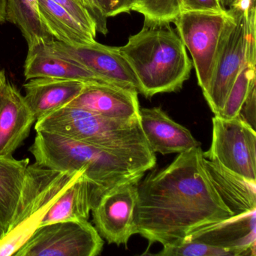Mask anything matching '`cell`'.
Segmentation results:
<instances>
[{
  "label": "cell",
  "instance_id": "1",
  "mask_svg": "<svg viewBox=\"0 0 256 256\" xmlns=\"http://www.w3.org/2000/svg\"><path fill=\"white\" fill-rule=\"evenodd\" d=\"M203 152L200 146L180 152L168 167L139 181L136 232L150 245L179 242L233 216L210 179Z\"/></svg>",
  "mask_w": 256,
  "mask_h": 256
},
{
  "label": "cell",
  "instance_id": "2",
  "mask_svg": "<svg viewBox=\"0 0 256 256\" xmlns=\"http://www.w3.org/2000/svg\"><path fill=\"white\" fill-rule=\"evenodd\" d=\"M36 163L54 170H84L100 196L130 181H140L156 164L110 152L84 142L46 132L36 131L30 148Z\"/></svg>",
  "mask_w": 256,
  "mask_h": 256
},
{
  "label": "cell",
  "instance_id": "3",
  "mask_svg": "<svg viewBox=\"0 0 256 256\" xmlns=\"http://www.w3.org/2000/svg\"><path fill=\"white\" fill-rule=\"evenodd\" d=\"M118 50L137 79L138 94L146 98L180 90L190 78L192 64L169 24L144 25Z\"/></svg>",
  "mask_w": 256,
  "mask_h": 256
},
{
  "label": "cell",
  "instance_id": "4",
  "mask_svg": "<svg viewBox=\"0 0 256 256\" xmlns=\"http://www.w3.org/2000/svg\"><path fill=\"white\" fill-rule=\"evenodd\" d=\"M36 131L66 136L136 160L156 163L140 126V116L112 119L66 106L36 122Z\"/></svg>",
  "mask_w": 256,
  "mask_h": 256
},
{
  "label": "cell",
  "instance_id": "5",
  "mask_svg": "<svg viewBox=\"0 0 256 256\" xmlns=\"http://www.w3.org/2000/svg\"><path fill=\"white\" fill-rule=\"evenodd\" d=\"M84 172L54 170L36 162L29 164L11 227L0 241V256H14L40 227L58 198Z\"/></svg>",
  "mask_w": 256,
  "mask_h": 256
},
{
  "label": "cell",
  "instance_id": "6",
  "mask_svg": "<svg viewBox=\"0 0 256 256\" xmlns=\"http://www.w3.org/2000/svg\"><path fill=\"white\" fill-rule=\"evenodd\" d=\"M227 11L228 18L220 41L212 80L208 92L204 94L215 116L222 110L236 76L247 62L248 13L234 6Z\"/></svg>",
  "mask_w": 256,
  "mask_h": 256
},
{
  "label": "cell",
  "instance_id": "7",
  "mask_svg": "<svg viewBox=\"0 0 256 256\" xmlns=\"http://www.w3.org/2000/svg\"><path fill=\"white\" fill-rule=\"evenodd\" d=\"M228 18L224 12H182L174 20L176 31L190 50L203 94L209 89L220 41Z\"/></svg>",
  "mask_w": 256,
  "mask_h": 256
},
{
  "label": "cell",
  "instance_id": "8",
  "mask_svg": "<svg viewBox=\"0 0 256 256\" xmlns=\"http://www.w3.org/2000/svg\"><path fill=\"white\" fill-rule=\"evenodd\" d=\"M104 240L88 220L42 224L14 256H96Z\"/></svg>",
  "mask_w": 256,
  "mask_h": 256
},
{
  "label": "cell",
  "instance_id": "9",
  "mask_svg": "<svg viewBox=\"0 0 256 256\" xmlns=\"http://www.w3.org/2000/svg\"><path fill=\"white\" fill-rule=\"evenodd\" d=\"M212 122V142L204 157L256 184V130L239 116L224 119L214 115Z\"/></svg>",
  "mask_w": 256,
  "mask_h": 256
},
{
  "label": "cell",
  "instance_id": "10",
  "mask_svg": "<svg viewBox=\"0 0 256 256\" xmlns=\"http://www.w3.org/2000/svg\"><path fill=\"white\" fill-rule=\"evenodd\" d=\"M139 181L124 182L104 192L92 206V220L108 244L127 246L136 234L134 211Z\"/></svg>",
  "mask_w": 256,
  "mask_h": 256
},
{
  "label": "cell",
  "instance_id": "11",
  "mask_svg": "<svg viewBox=\"0 0 256 256\" xmlns=\"http://www.w3.org/2000/svg\"><path fill=\"white\" fill-rule=\"evenodd\" d=\"M42 47L49 53L84 66L114 86L138 92L137 79L118 47L104 46L96 41L74 47L56 40Z\"/></svg>",
  "mask_w": 256,
  "mask_h": 256
},
{
  "label": "cell",
  "instance_id": "12",
  "mask_svg": "<svg viewBox=\"0 0 256 256\" xmlns=\"http://www.w3.org/2000/svg\"><path fill=\"white\" fill-rule=\"evenodd\" d=\"M36 121L24 96L7 80L0 90V156H12Z\"/></svg>",
  "mask_w": 256,
  "mask_h": 256
},
{
  "label": "cell",
  "instance_id": "13",
  "mask_svg": "<svg viewBox=\"0 0 256 256\" xmlns=\"http://www.w3.org/2000/svg\"><path fill=\"white\" fill-rule=\"evenodd\" d=\"M138 92L113 85L88 84L82 94L67 106L78 108L112 118L132 120L139 118Z\"/></svg>",
  "mask_w": 256,
  "mask_h": 256
},
{
  "label": "cell",
  "instance_id": "14",
  "mask_svg": "<svg viewBox=\"0 0 256 256\" xmlns=\"http://www.w3.org/2000/svg\"><path fill=\"white\" fill-rule=\"evenodd\" d=\"M256 210L194 230L187 238L230 248L240 256H256Z\"/></svg>",
  "mask_w": 256,
  "mask_h": 256
},
{
  "label": "cell",
  "instance_id": "15",
  "mask_svg": "<svg viewBox=\"0 0 256 256\" xmlns=\"http://www.w3.org/2000/svg\"><path fill=\"white\" fill-rule=\"evenodd\" d=\"M140 126L154 152L180 154L200 146L190 130L174 121L160 107L140 108Z\"/></svg>",
  "mask_w": 256,
  "mask_h": 256
},
{
  "label": "cell",
  "instance_id": "16",
  "mask_svg": "<svg viewBox=\"0 0 256 256\" xmlns=\"http://www.w3.org/2000/svg\"><path fill=\"white\" fill-rule=\"evenodd\" d=\"M86 84L78 80L37 78L24 85V96L38 121L68 106L82 94Z\"/></svg>",
  "mask_w": 256,
  "mask_h": 256
},
{
  "label": "cell",
  "instance_id": "17",
  "mask_svg": "<svg viewBox=\"0 0 256 256\" xmlns=\"http://www.w3.org/2000/svg\"><path fill=\"white\" fill-rule=\"evenodd\" d=\"M24 76L26 80L37 78H52L86 84L113 85L84 66L46 52L42 46L28 50Z\"/></svg>",
  "mask_w": 256,
  "mask_h": 256
},
{
  "label": "cell",
  "instance_id": "18",
  "mask_svg": "<svg viewBox=\"0 0 256 256\" xmlns=\"http://www.w3.org/2000/svg\"><path fill=\"white\" fill-rule=\"evenodd\" d=\"M204 166L218 196L233 216L256 210V184L205 158Z\"/></svg>",
  "mask_w": 256,
  "mask_h": 256
},
{
  "label": "cell",
  "instance_id": "19",
  "mask_svg": "<svg viewBox=\"0 0 256 256\" xmlns=\"http://www.w3.org/2000/svg\"><path fill=\"white\" fill-rule=\"evenodd\" d=\"M98 199L96 190L84 172L58 198L43 217L40 226L58 222L88 220Z\"/></svg>",
  "mask_w": 256,
  "mask_h": 256
},
{
  "label": "cell",
  "instance_id": "20",
  "mask_svg": "<svg viewBox=\"0 0 256 256\" xmlns=\"http://www.w3.org/2000/svg\"><path fill=\"white\" fill-rule=\"evenodd\" d=\"M29 164V158L0 156V232L4 236L12 223Z\"/></svg>",
  "mask_w": 256,
  "mask_h": 256
},
{
  "label": "cell",
  "instance_id": "21",
  "mask_svg": "<svg viewBox=\"0 0 256 256\" xmlns=\"http://www.w3.org/2000/svg\"><path fill=\"white\" fill-rule=\"evenodd\" d=\"M38 4L42 22L56 41L74 47L96 41L95 36L53 0H38Z\"/></svg>",
  "mask_w": 256,
  "mask_h": 256
},
{
  "label": "cell",
  "instance_id": "22",
  "mask_svg": "<svg viewBox=\"0 0 256 256\" xmlns=\"http://www.w3.org/2000/svg\"><path fill=\"white\" fill-rule=\"evenodd\" d=\"M6 22L19 28L28 50L55 41L40 18L38 0H7Z\"/></svg>",
  "mask_w": 256,
  "mask_h": 256
},
{
  "label": "cell",
  "instance_id": "23",
  "mask_svg": "<svg viewBox=\"0 0 256 256\" xmlns=\"http://www.w3.org/2000/svg\"><path fill=\"white\" fill-rule=\"evenodd\" d=\"M182 0H134L132 11L144 18V25L170 24L181 13Z\"/></svg>",
  "mask_w": 256,
  "mask_h": 256
},
{
  "label": "cell",
  "instance_id": "24",
  "mask_svg": "<svg viewBox=\"0 0 256 256\" xmlns=\"http://www.w3.org/2000/svg\"><path fill=\"white\" fill-rule=\"evenodd\" d=\"M254 82H256V66L246 62L236 76L228 96L224 108L218 116L224 119L238 118L241 107Z\"/></svg>",
  "mask_w": 256,
  "mask_h": 256
},
{
  "label": "cell",
  "instance_id": "25",
  "mask_svg": "<svg viewBox=\"0 0 256 256\" xmlns=\"http://www.w3.org/2000/svg\"><path fill=\"white\" fill-rule=\"evenodd\" d=\"M160 256H238L230 248L210 245L203 241L184 238L179 242L163 246Z\"/></svg>",
  "mask_w": 256,
  "mask_h": 256
},
{
  "label": "cell",
  "instance_id": "26",
  "mask_svg": "<svg viewBox=\"0 0 256 256\" xmlns=\"http://www.w3.org/2000/svg\"><path fill=\"white\" fill-rule=\"evenodd\" d=\"M58 5L66 10L76 20L83 25L92 35L96 36V26L94 19L84 6L78 0H53Z\"/></svg>",
  "mask_w": 256,
  "mask_h": 256
},
{
  "label": "cell",
  "instance_id": "27",
  "mask_svg": "<svg viewBox=\"0 0 256 256\" xmlns=\"http://www.w3.org/2000/svg\"><path fill=\"white\" fill-rule=\"evenodd\" d=\"M220 0H182L181 12H224Z\"/></svg>",
  "mask_w": 256,
  "mask_h": 256
},
{
  "label": "cell",
  "instance_id": "28",
  "mask_svg": "<svg viewBox=\"0 0 256 256\" xmlns=\"http://www.w3.org/2000/svg\"><path fill=\"white\" fill-rule=\"evenodd\" d=\"M103 16L108 18L132 11L134 0H97Z\"/></svg>",
  "mask_w": 256,
  "mask_h": 256
},
{
  "label": "cell",
  "instance_id": "29",
  "mask_svg": "<svg viewBox=\"0 0 256 256\" xmlns=\"http://www.w3.org/2000/svg\"><path fill=\"white\" fill-rule=\"evenodd\" d=\"M238 116L250 125L253 130H256V82L252 85Z\"/></svg>",
  "mask_w": 256,
  "mask_h": 256
},
{
  "label": "cell",
  "instance_id": "30",
  "mask_svg": "<svg viewBox=\"0 0 256 256\" xmlns=\"http://www.w3.org/2000/svg\"><path fill=\"white\" fill-rule=\"evenodd\" d=\"M86 8L89 12L91 17L94 19L96 26L97 32L102 35H107L108 32L107 25V19L100 10L97 0H85Z\"/></svg>",
  "mask_w": 256,
  "mask_h": 256
},
{
  "label": "cell",
  "instance_id": "31",
  "mask_svg": "<svg viewBox=\"0 0 256 256\" xmlns=\"http://www.w3.org/2000/svg\"><path fill=\"white\" fill-rule=\"evenodd\" d=\"M7 0H0V24L6 22Z\"/></svg>",
  "mask_w": 256,
  "mask_h": 256
},
{
  "label": "cell",
  "instance_id": "32",
  "mask_svg": "<svg viewBox=\"0 0 256 256\" xmlns=\"http://www.w3.org/2000/svg\"><path fill=\"white\" fill-rule=\"evenodd\" d=\"M7 82L6 76L5 72L0 66V90L2 88L6 82Z\"/></svg>",
  "mask_w": 256,
  "mask_h": 256
},
{
  "label": "cell",
  "instance_id": "33",
  "mask_svg": "<svg viewBox=\"0 0 256 256\" xmlns=\"http://www.w3.org/2000/svg\"><path fill=\"white\" fill-rule=\"evenodd\" d=\"M220 1L222 6L224 10H228V8L233 5L235 0H220Z\"/></svg>",
  "mask_w": 256,
  "mask_h": 256
},
{
  "label": "cell",
  "instance_id": "34",
  "mask_svg": "<svg viewBox=\"0 0 256 256\" xmlns=\"http://www.w3.org/2000/svg\"><path fill=\"white\" fill-rule=\"evenodd\" d=\"M252 6L256 7V0H250Z\"/></svg>",
  "mask_w": 256,
  "mask_h": 256
},
{
  "label": "cell",
  "instance_id": "35",
  "mask_svg": "<svg viewBox=\"0 0 256 256\" xmlns=\"http://www.w3.org/2000/svg\"><path fill=\"white\" fill-rule=\"evenodd\" d=\"M78 2H80L82 5L84 6L85 8H86V4H85V0H78Z\"/></svg>",
  "mask_w": 256,
  "mask_h": 256
},
{
  "label": "cell",
  "instance_id": "36",
  "mask_svg": "<svg viewBox=\"0 0 256 256\" xmlns=\"http://www.w3.org/2000/svg\"><path fill=\"white\" fill-rule=\"evenodd\" d=\"M4 234L2 233V232H0V241L2 240V238H4Z\"/></svg>",
  "mask_w": 256,
  "mask_h": 256
}]
</instances>
